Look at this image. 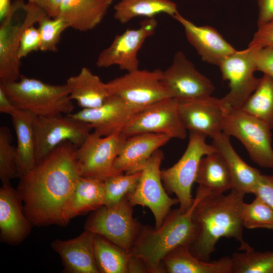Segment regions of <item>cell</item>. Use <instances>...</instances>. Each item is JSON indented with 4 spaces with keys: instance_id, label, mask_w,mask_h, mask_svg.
I'll use <instances>...</instances> for the list:
<instances>
[{
    "instance_id": "cell-1",
    "label": "cell",
    "mask_w": 273,
    "mask_h": 273,
    "mask_svg": "<svg viewBox=\"0 0 273 273\" xmlns=\"http://www.w3.org/2000/svg\"><path fill=\"white\" fill-rule=\"evenodd\" d=\"M77 148L63 142L20 178L17 191L32 225L65 226L76 185L81 177Z\"/></svg>"
},
{
    "instance_id": "cell-2",
    "label": "cell",
    "mask_w": 273,
    "mask_h": 273,
    "mask_svg": "<svg viewBox=\"0 0 273 273\" xmlns=\"http://www.w3.org/2000/svg\"><path fill=\"white\" fill-rule=\"evenodd\" d=\"M245 194L235 189L227 195L213 194L199 186L198 200L192 215L194 237L189 246L195 256L210 261L217 242L222 237L239 242L241 250L253 248L243 238L242 211Z\"/></svg>"
},
{
    "instance_id": "cell-3",
    "label": "cell",
    "mask_w": 273,
    "mask_h": 273,
    "mask_svg": "<svg viewBox=\"0 0 273 273\" xmlns=\"http://www.w3.org/2000/svg\"><path fill=\"white\" fill-rule=\"evenodd\" d=\"M197 200L196 195L192 205L185 212L178 208L171 210L158 229L142 226L130 253L143 262L147 272H165L164 257L175 248L192 243L195 234L192 215Z\"/></svg>"
},
{
    "instance_id": "cell-4",
    "label": "cell",
    "mask_w": 273,
    "mask_h": 273,
    "mask_svg": "<svg viewBox=\"0 0 273 273\" xmlns=\"http://www.w3.org/2000/svg\"><path fill=\"white\" fill-rule=\"evenodd\" d=\"M10 99L19 109L37 116L69 115L74 110L66 84L54 85L21 75L19 80L0 83Z\"/></svg>"
},
{
    "instance_id": "cell-5",
    "label": "cell",
    "mask_w": 273,
    "mask_h": 273,
    "mask_svg": "<svg viewBox=\"0 0 273 273\" xmlns=\"http://www.w3.org/2000/svg\"><path fill=\"white\" fill-rule=\"evenodd\" d=\"M47 14L40 8L24 0H15L10 12L0 26V81H15L20 78L18 50L24 31Z\"/></svg>"
},
{
    "instance_id": "cell-6",
    "label": "cell",
    "mask_w": 273,
    "mask_h": 273,
    "mask_svg": "<svg viewBox=\"0 0 273 273\" xmlns=\"http://www.w3.org/2000/svg\"><path fill=\"white\" fill-rule=\"evenodd\" d=\"M206 136L190 131L187 147L181 158L171 167L161 170V177L164 187L169 194H174L178 200V209L187 211L192 205L194 199L191 195L202 158L216 151L212 145L206 142Z\"/></svg>"
},
{
    "instance_id": "cell-7",
    "label": "cell",
    "mask_w": 273,
    "mask_h": 273,
    "mask_svg": "<svg viewBox=\"0 0 273 273\" xmlns=\"http://www.w3.org/2000/svg\"><path fill=\"white\" fill-rule=\"evenodd\" d=\"M271 130L265 122L239 109L226 114L222 132L238 139L253 162L261 167L273 169Z\"/></svg>"
},
{
    "instance_id": "cell-8",
    "label": "cell",
    "mask_w": 273,
    "mask_h": 273,
    "mask_svg": "<svg viewBox=\"0 0 273 273\" xmlns=\"http://www.w3.org/2000/svg\"><path fill=\"white\" fill-rule=\"evenodd\" d=\"M132 207L126 197L111 207L104 205L92 212L84 229L130 253L142 226L133 217Z\"/></svg>"
},
{
    "instance_id": "cell-9",
    "label": "cell",
    "mask_w": 273,
    "mask_h": 273,
    "mask_svg": "<svg viewBox=\"0 0 273 273\" xmlns=\"http://www.w3.org/2000/svg\"><path fill=\"white\" fill-rule=\"evenodd\" d=\"M162 70L139 69L107 82L111 95L117 96L138 111L171 98L162 80Z\"/></svg>"
},
{
    "instance_id": "cell-10",
    "label": "cell",
    "mask_w": 273,
    "mask_h": 273,
    "mask_svg": "<svg viewBox=\"0 0 273 273\" xmlns=\"http://www.w3.org/2000/svg\"><path fill=\"white\" fill-rule=\"evenodd\" d=\"M218 67L222 79L229 82V92L220 99L228 114L232 110L241 109L259 83L260 78L254 75V48L248 46L244 50H236Z\"/></svg>"
},
{
    "instance_id": "cell-11",
    "label": "cell",
    "mask_w": 273,
    "mask_h": 273,
    "mask_svg": "<svg viewBox=\"0 0 273 273\" xmlns=\"http://www.w3.org/2000/svg\"><path fill=\"white\" fill-rule=\"evenodd\" d=\"M163 159L162 151H156L142 170L136 187L126 196L133 207L140 205L149 208L156 229L161 225L171 207L179 203L177 198L169 196L163 185L160 166Z\"/></svg>"
},
{
    "instance_id": "cell-12",
    "label": "cell",
    "mask_w": 273,
    "mask_h": 273,
    "mask_svg": "<svg viewBox=\"0 0 273 273\" xmlns=\"http://www.w3.org/2000/svg\"><path fill=\"white\" fill-rule=\"evenodd\" d=\"M125 139L121 132L106 136L90 132L76 151L81 176L104 180L121 173L114 165Z\"/></svg>"
},
{
    "instance_id": "cell-13",
    "label": "cell",
    "mask_w": 273,
    "mask_h": 273,
    "mask_svg": "<svg viewBox=\"0 0 273 273\" xmlns=\"http://www.w3.org/2000/svg\"><path fill=\"white\" fill-rule=\"evenodd\" d=\"M93 129L89 124L70 115L36 116L34 122L36 163L63 142L68 141L79 147Z\"/></svg>"
},
{
    "instance_id": "cell-14",
    "label": "cell",
    "mask_w": 273,
    "mask_h": 273,
    "mask_svg": "<svg viewBox=\"0 0 273 273\" xmlns=\"http://www.w3.org/2000/svg\"><path fill=\"white\" fill-rule=\"evenodd\" d=\"M148 133L164 134L170 139L186 138L187 129L180 118L177 100L164 99L139 111L121 132L125 139Z\"/></svg>"
},
{
    "instance_id": "cell-15",
    "label": "cell",
    "mask_w": 273,
    "mask_h": 273,
    "mask_svg": "<svg viewBox=\"0 0 273 273\" xmlns=\"http://www.w3.org/2000/svg\"><path fill=\"white\" fill-rule=\"evenodd\" d=\"M162 81L172 98L190 101L210 96L215 87L180 51L174 55L171 65L162 71Z\"/></svg>"
},
{
    "instance_id": "cell-16",
    "label": "cell",
    "mask_w": 273,
    "mask_h": 273,
    "mask_svg": "<svg viewBox=\"0 0 273 273\" xmlns=\"http://www.w3.org/2000/svg\"><path fill=\"white\" fill-rule=\"evenodd\" d=\"M157 25L155 18H145L139 28L127 29L116 35L110 46L99 54L96 62L97 67L116 65L127 72L138 69V52L146 39L154 34Z\"/></svg>"
},
{
    "instance_id": "cell-17",
    "label": "cell",
    "mask_w": 273,
    "mask_h": 273,
    "mask_svg": "<svg viewBox=\"0 0 273 273\" xmlns=\"http://www.w3.org/2000/svg\"><path fill=\"white\" fill-rule=\"evenodd\" d=\"M178 109L181 122L189 131L212 139L222 132L226 114L220 99L210 96L193 101H178Z\"/></svg>"
},
{
    "instance_id": "cell-18",
    "label": "cell",
    "mask_w": 273,
    "mask_h": 273,
    "mask_svg": "<svg viewBox=\"0 0 273 273\" xmlns=\"http://www.w3.org/2000/svg\"><path fill=\"white\" fill-rule=\"evenodd\" d=\"M139 112L119 97L111 95L100 107L82 109L69 115L89 124L95 132L106 136L121 132Z\"/></svg>"
},
{
    "instance_id": "cell-19",
    "label": "cell",
    "mask_w": 273,
    "mask_h": 273,
    "mask_svg": "<svg viewBox=\"0 0 273 273\" xmlns=\"http://www.w3.org/2000/svg\"><path fill=\"white\" fill-rule=\"evenodd\" d=\"M173 18L183 26L187 40L203 61L218 66L236 50L214 27L197 25L179 13Z\"/></svg>"
},
{
    "instance_id": "cell-20",
    "label": "cell",
    "mask_w": 273,
    "mask_h": 273,
    "mask_svg": "<svg viewBox=\"0 0 273 273\" xmlns=\"http://www.w3.org/2000/svg\"><path fill=\"white\" fill-rule=\"evenodd\" d=\"M31 225L17 190L10 184H3L0 189L1 239L9 244L18 245L29 235Z\"/></svg>"
},
{
    "instance_id": "cell-21",
    "label": "cell",
    "mask_w": 273,
    "mask_h": 273,
    "mask_svg": "<svg viewBox=\"0 0 273 273\" xmlns=\"http://www.w3.org/2000/svg\"><path fill=\"white\" fill-rule=\"evenodd\" d=\"M170 139L165 134L155 133L126 138L115 161V169L127 174L142 171L153 153Z\"/></svg>"
},
{
    "instance_id": "cell-22",
    "label": "cell",
    "mask_w": 273,
    "mask_h": 273,
    "mask_svg": "<svg viewBox=\"0 0 273 273\" xmlns=\"http://www.w3.org/2000/svg\"><path fill=\"white\" fill-rule=\"evenodd\" d=\"M95 234L85 230L80 235L68 240L57 239L51 243L58 253L65 273H99L94 255Z\"/></svg>"
},
{
    "instance_id": "cell-23",
    "label": "cell",
    "mask_w": 273,
    "mask_h": 273,
    "mask_svg": "<svg viewBox=\"0 0 273 273\" xmlns=\"http://www.w3.org/2000/svg\"><path fill=\"white\" fill-rule=\"evenodd\" d=\"M110 5L107 0H62L57 17L69 27L87 31L101 22Z\"/></svg>"
},
{
    "instance_id": "cell-24",
    "label": "cell",
    "mask_w": 273,
    "mask_h": 273,
    "mask_svg": "<svg viewBox=\"0 0 273 273\" xmlns=\"http://www.w3.org/2000/svg\"><path fill=\"white\" fill-rule=\"evenodd\" d=\"M162 265L168 273H232L231 257L203 261L190 252L188 245L180 246L168 253Z\"/></svg>"
},
{
    "instance_id": "cell-25",
    "label": "cell",
    "mask_w": 273,
    "mask_h": 273,
    "mask_svg": "<svg viewBox=\"0 0 273 273\" xmlns=\"http://www.w3.org/2000/svg\"><path fill=\"white\" fill-rule=\"evenodd\" d=\"M212 145L225 161L232 179L233 188L245 194L252 192L261 175L256 168L246 163L233 148L230 136L222 132L213 139Z\"/></svg>"
},
{
    "instance_id": "cell-26",
    "label": "cell",
    "mask_w": 273,
    "mask_h": 273,
    "mask_svg": "<svg viewBox=\"0 0 273 273\" xmlns=\"http://www.w3.org/2000/svg\"><path fill=\"white\" fill-rule=\"evenodd\" d=\"M65 84L70 99L82 109L100 107L111 96L107 83L85 67L77 75L69 77Z\"/></svg>"
},
{
    "instance_id": "cell-27",
    "label": "cell",
    "mask_w": 273,
    "mask_h": 273,
    "mask_svg": "<svg viewBox=\"0 0 273 273\" xmlns=\"http://www.w3.org/2000/svg\"><path fill=\"white\" fill-rule=\"evenodd\" d=\"M36 116L32 112L21 109H18L11 115L16 134L17 149L22 176L36 163L34 131V122Z\"/></svg>"
},
{
    "instance_id": "cell-28",
    "label": "cell",
    "mask_w": 273,
    "mask_h": 273,
    "mask_svg": "<svg viewBox=\"0 0 273 273\" xmlns=\"http://www.w3.org/2000/svg\"><path fill=\"white\" fill-rule=\"evenodd\" d=\"M195 183L213 194H222L233 188L229 168L219 153L215 151L201 160Z\"/></svg>"
},
{
    "instance_id": "cell-29",
    "label": "cell",
    "mask_w": 273,
    "mask_h": 273,
    "mask_svg": "<svg viewBox=\"0 0 273 273\" xmlns=\"http://www.w3.org/2000/svg\"><path fill=\"white\" fill-rule=\"evenodd\" d=\"M94 251L99 273H131L134 258L101 235L95 234Z\"/></svg>"
},
{
    "instance_id": "cell-30",
    "label": "cell",
    "mask_w": 273,
    "mask_h": 273,
    "mask_svg": "<svg viewBox=\"0 0 273 273\" xmlns=\"http://www.w3.org/2000/svg\"><path fill=\"white\" fill-rule=\"evenodd\" d=\"M114 10V18L122 24L138 17L152 18L166 14L173 17L178 13L176 4L170 0H120Z\"/></svg>"
},
{
    "instance_id": "cell-31",
    "label": "cell",
    "mask_w": 273,
    "mask_h": 273,
    "mask_svg": "<svg viewBox=\"0 0 273 273\" xmlns=\"http://www.w3.org/2000/svg\"><path fill=\"white\" fill-rule=\"evenodd\" d=\"M105 198L104 180L81 176L71 201L68 213L69 220L104 206Z\"/></svg>"
},
{
    "instance_id": "cell-32",
    "label": "cell",
    "mask_w": 273,
    "mask_h": 273,
    "mask_svg": "<svg viewBox=\"0 0 273 273\" xmlns=\"http://www.w3.org/2000/svg\"><path fill=\"white\" fill-rule=\"evenodd\" d=\"M268 124L273 129V78L266 74L241 108Z\"/></svg>"
},
{
    "instance_id": "cell-33",
    "label": "cell",
    "mask_w": 273,
    "mask_h": 273,
    "mask_svg": "<svg viewBox=\"0 0 273 273\" xmlns=\"http://www.w3.org/2000/svg\"><path fill=\"white\" fill-rule=\"evenodd\" d=\"M231 259L232 273H273V251H257L252 248L235 252Z\"/></svg>"
},
{
    "instance_id": "cell-34",
    "label": "cell",
    "mask_w": 273,
    "mask_h": 273,
    "mask_svg": "<svg viewBox=\"0 0 273 273\" xmlns=\"http://www.w3.org/2000/svg\"><path fill=\"white\" fill-rule=\"evenodd\" d=\"M12 135L9 128H0V179L2 184L20 178L22 172L17 147L12 145Z\"/></svg>"
},
{
    "instance_id": "cell-35",
    "label": "cell",
    "mask_w": 273,
    "mask_h": 273,
    "mask_svg": "<svg viewBox=\"0 0 273 273\" xmlns=\"http://www.w3.org/2000/svg\"><path fill=\"white\" fill-rule=\"evenodd\" d=\"M141 172L134 173H121L110 176L104 180L105 204L111 207L122 200L136 187Z\"/></svg>"
},
{
    "instance_id": "cell-36",
    "label": "cell",
    "mask_w": 273,
    "mask_h": 273,
    "mask_svg": "<svg viewBox=\"0 0 273 273\" xmlns=\"http://www.w3.org/2000/svg\"><path fill=\"white\" fill-rule=\"evenodd\" d=\"M244 228L273 230V208L257 197L244 203L242 211Z\"/></svg>"
},
{
    "instance_id": "cell-37",
    "label": "cell",
    "mask_w": 273,
    "mask_h": 273,
    "mask_svg": "<svg viewBox=\"0 0 273 273\" xmlns=\"http://www.w3.org/2000/svg\"><path fill=\"white\" fill-rule=\"evenodd\" d=\"M38 29L41 38L40 51L55 52L57 51L61 34L69 25L60 17L44 16L38 23Z\"/></svg>"
},
{
    "instance_id": "cell-38",
    "label": "cell",
    "mask_w": 273,
    "mask_h": 273,
    "mask_svg": "<svg viewBox=\"0 0 273 273\" xmlns=\"http://www.w3.org/2000/svg\"><path fill=\"white\" fill-rule=\"evenodd\" d=\"M41 38L38 28L32 25L23 32L19 44L18 57L20 60L30 53L40 50Z\"/></svg>"
},
{
    "instance_id": "cell-39",
    "label": "cell",
    "mask_w": 273,
    "mask_h": 273,
    "mask_svg": "<svg viewBox=\"0 0 273 273\" xmlns=\"http://www.w3.org/2000/svg\"><path fill=\"white\" fill-rule=\"evenodd\" d=\"M251 47V46H249ZM254 48V59L256 71L273 78V46Z\"/></svg>"
},
{
    "instance_id": "cell-40",
    "label": "cell",
    "mask_w": 273,
    "mask_h": 273,
    "mask_svg": "<svg viewBox=\"0 0 273 273\" xmlns=\"http://www.w3.org/2000/svg\"><path fill=\"white\" fill-rule=\"evenodd\" d=\"M252 194L273 208V175L261 174Z\"/></svg>"
},
{
    "instance_id": "cell-41",
    "label": "cell",
    "mask_w": 273,
    "mask_h": 273,
    "mask_svg": "<svg viewBox=\"0 0 273 273\" xmlns=\"http://www.w3.org/2000/svg\"><path fill=\"white\" fill-rule=\"evenodd\" d=\"M248 46L256 48L273 46V20L258 26Z\"/></svg>"
},
{
    "instance_id": "cell-42",
    "label": "cell",
    "mask_w": 273,
    "mask_h": 273,
    "mask_svg": "<svg viewBox=\"0 0 273 273\" xmlns=\"http://www.w3.org/2000/svg\"><path fill=\"white\" fill-rule=\"evenodd\" d=\"M258 26L273 20V0H258Z\"/></svg>"
},
{
    "instance_id": "cell-43",
    "label": "cell",
    "mask_w": 273,
    "mask_h": 273,
    "mask_svg": "<svg viewBox=\"0 0 273 273\" xmlns=\"http://www.w3.org/2000/svg\"><path fill=\"white\" fill-rule=\"evenodd\" d=\"M62 0H28L42 9L51 18L57 17Z\"/></svg>"
},
{
    "instance_id": "cell-44",
    "label": "cell",
    "mask_w": 273,
    "mask_h": 273,
    "mask_svg": "<svg viewBox=\"0 0 273 273\" xmlns=\"http://www.w3.org/2000/svg\"><path fill=\"white\" fill-rule=\"evenodd\" d=\"M18 109L10 99L4 89L0 85V112L12 115Z\"/></svg>"
},
{
    "instance_id": "cell-45",
    "label": "cell",
    "mask_w": 273,
    "mask_h": 273,
    "mask_svg": "<svg viewBox=\"0 0 273 273\" xmlns=\"http://www.w3.org/2000/svg\"><path fill=\"white\" fill-rule=\"evenodd\" d=\"M11 0H0V21L8 15L12 6Z\"/></svg>"
},
{
    "instance_id": "cell-46",
    "label": "cell",
    "mask_w": 273,
    "mask_h": 273,
    "mask_svg": "<svg viewBox=\"0 0 273 273\" xmlns=\"http://www.w3.org/2000/svg\"><path fill=\"white\" fill-rule=\"evenodd\" d=\"M107 2L109 3V4L110 5L114 0H107Z\"/></svg>"
}]
</instances>
